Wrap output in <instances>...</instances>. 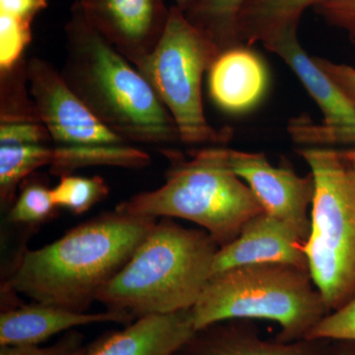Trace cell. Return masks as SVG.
Wrapping results in <instances>:
<instances>
[{
    "label": "cell",
    "instance_id": "obj_1",
    "mask_svg": "<svg viewBox=\"0 0 355 355\" xmlns=\"http://www.w3.org/2000/svg\"><path fill=\"white\" fill-rule=\"evenodd\" d=\"M157 221L116 209L94 217L57 241L23 252L2 289L87 312Z\"/></svg>",
    "mask_w": 355,
    "mask_h": 355
},
{
    "label": "cell",
    "instance_id": "obj_2",
    "mask_svg": "<svg viewBox=\"0 0 355 355\" xmlns=\"http://www.w3.org/2000/svg\"><path fill=\"white\" fill-rule=\"evenodd\" d=\"M62 78L104 125L132 144L161 153L181 142L165 105L146 77L84 18L74 1L64 28Z\"/></svg>",
    "mask_w": 355,
    "mask_h": 355
},
{
    "label": "cell",
    "instance_id": "obj_3",
    "mask_svg": "<svg viewBox=\"0 0 355 355\" xmlns=\"http://www.w3.org/2000/svg\"><path fill=\"white\" fill-rule=\"evenodd\" d=\"M219 248L203 229L186 228L163 217L97 301L135 319L190 310L211 277Z\"/></svg>",
    "mask_w": 355,
    "mask_h": 355
},
{
    "label": "cell",
    "instance_id": "obj_4",
    "mask_svg": "<svg viewBox=\"0 0 355 355\" xmlns=\"http://www.w3.org/2000/svg\"><path fill=\"white\" fill-rule=\"evenodd\" d=\"M170 160L166 183L123 200L116 210L137 216L186 219L207 231L219 247L234 241L263 207L229 161V149L210 146L184 159L177 151Z\"/></svg>",
    "mask_w": 355,
    "mask_h": 355
},
{
    "label": "cell",
    "instance_id": "obj_5",
    "mask_svg": "<svg viewBox=\"0 0 355 355\" xmlns=\"http://www.w3.org/2000/svg\"><path fill=\"white\" fill-rule=\"evenodd\" d=\"M196 331L228 320H268L279 324L275 340H305L330 313L309 270L257 263L212 275L191 309Z\"/></svg>",
    "mask_w": 355,
    "mask_h": 355
},
{
    "label": "cell",
    "instance_id": "obj_6",
    "mask_svg": "<svg viewBox=\"0 0 355 355\" xmlns=\"http://www.w3.org/2000/svg\"><path fill=\"white\" fill-rule=\"evenodd\" d=\"M315 183L309 272L333 312L355 296V167L334 147H298Z\"/></svg>",
    "mask_w": 355,
    "mask_h": 355
},
{
    "label": "cell",
    "instance_id": "obj_7",
    "mask_svg": "<svg viewBox=\"0 0 355 355\" xmlns=\"http://www.w3.org/2000/svg\"><path fill=\"white\" fill-rule=\"evenodd\" d=\"M219 55L211 41L174 6L155 50L137 67L171 114L182 144L219 146L231 137L227 130L212 128L203 109V74Z\"/></svg>",
    "mask_w": 355,
    "mask_h": 355
},
{
    "label": "cell",
    "instance_id": "obj_8",
    "mask_svg": "<svg viewBox=\"0 0 355 355\" xmlns=\"http://www.w3.org/2000/svg\"><path fill=\"white\" fill-rule=\"evenodd\" d=\"M28 84L53 146L67 148L133 144L102 123L62 78L60 70L41 58L27 62Z\"/></svg>",
    "mask_w": 355,
    "mask_h": 355
},
{
    "label": "cell",
    "instance_id": "obj_9",
    "mask_svg": "<svg viewBox=\"0 0 355 355\" xmlns=\"http://www.w3.org/2000/svg\"><path fill=\"white\" fill-rule=\"evenodd\" d=\"M233 171L250 187L266 214L284 222L307 241L309 209L315 193L312 174L298 176L289 166H275L266 154L229 149Z\"/></svg>",
    "mask_w": 355,
    "mask_h": 355
},
{
    "label": "cell",
    "instance_id": "obj_10",
    "mask_svg": "<svg viewBox=\"0 0 355 355\" xmlns=\"http://www.w3.org/2000/svg\"><path fill=\"white\" fill-rule=\"evenodd\" d=\"M84 18L135 67L160 41L169 18L165 0H76Z\"/></svg>",
    "mask_w": 355,
    "mask_h": 355
},
{
    "label": "cell",
    "instance_id": "obj_11",
    "mask_svg": "<svg viewBox=\"0 0 355 355\" xmlns=\"http://www.w3.org/2000/svg\"><path fill=\"white\" fill-rule=\"evenodd\" d=\"M306 242L286 223L263 211L245 224L234 241L219 248L212 275L257 263H282L309 270Z\"/></svg>",
    "mask_w": 355,
    "mask_h": 355
},
{
    "label": "cell",
    "instance_id": "obj_12",
    "mask_svg": "<svg viewBox=\"0 0 355 355\" xmlns=\"http://www.w3.org/2000/svg\"><path fill=\"white\" fill-rule=\"evenodd\" d=\"M249 320H228L196 331L182 352L188 355H331L334 342L305 338L266 340Z\"/></svg>",
    "mask_w": 355,
    "mask_h": 355
},
{
    "label": "cell",
    "instance_id": "obj_13",
    "mask_svg": "<svg viewBox=\"0 0 355 355\" xmlns=\"http://www.w3.org/2000/svg\"><path fill=\"white\" fill-rule=\"evenodd\" d=\"M195 333L191 309L148 315L100 336L89 345L86 355H174Z\"/></svg>",
    "mask_w": 355,
    "mask_h": 355
},
{
    "label": "cell",
    "instance_id": "obj_14",
    "mask_svg": "<svg viewBox=\"0 0 355 355\" xmlns=\"http://www.w3.org/2000/svg\"><path fill=\"white\" fill-rule=\"evenodd\" d=\"M128 313L108 310L99 313L76 312L58 306L36 302L2 310L0 314L1 345H39L51 336L87 324H130Z\"/></svg>",
    "mask_w": 355,
    "mask_h": 355
},
{
    "label": "cell",
    "instance_id": "obj_15",
    "mask_svg": "<svg viewBox=\"0 0 355 355\" xmlns=\"http://www.w3.org/2000/svg\"><path fill=\"white\" fill-rule=\"evenodd\" d=\"M247 44L222 51L209 69V91L222 111L242 114L254 108L268 85L265 62Z\"/></svg>",
    "mask_w": 355,
    "mask_h": 355
},
{
    "label": "cell",
    "instance_id": "obj_16",
    "mask_svg": "<svg viewBox=\"0 0 355 355\" xmlns=\"http://www.w3.org/2000/svg\"><path fill=\"white\" fill-rule=\"evenodd\" d=\"M298 30H289L263 43L266 50L282 58L315 100L324 125L340 130L355 128V105L299 43Z\"/></svg>",
    "mask_w": 355,
    "mask_h": 355
},
{
    "label": "cell",
    "instance_id": "obj_17",
    "mask_svg": "<svg viewBox=\"0 0 355 355\" xmlns=\"http://www.w3.org/2000/svg\"><path fill=\"white\" fill-rule=\"evenodd\" d=\"M326 0H247L238 14V33L247 46L263 44L289 30H298L306 9Z\"/></svg>",
    "mask_w": 355,
    "mask_h": 355
},
{
    "label": "cell",
    "instance_id": "obj_18",
    "mask_svg": "<svg viewBox=\"0 0 355 355\" xmlns=\"http://www.w3.org/2000/svg\"><path fill=\"white\" fill-rule=\"evenodd\" d=\"M150 163V155L133 144L86 148L53 146L50 172L53 176L62 177L72 174L76 170L94 166L142 169Z\"/></svg>",
    "mask_w": 355,
    "mask_h": 355
},
{
    "label": "cell",
    "instance_id": "obj_19",
    "mask_svg": "<svg viewBox=\"0 0 355 355\" xmlns=\"http://www.w3.org/2000/svg\"><path fill=\"white\" fill-rule=\"evenodd\" d=\"M53 144L0 146V203L8 211L20 184L44 166H50Z\"/></svg>",
    "mask_w": 355,
    "mask_h": 355
},
{
    "label": "cell",
    "instance_id": "obj_20",
    "mask_svg": "<svg viewBox=\"0 0 355 355\" xmlns=\"http://www.w3.org/2000/svg\"><path fill=\"white\" fill-rule=\"evenodd\" d=\"M247 0H198L186 17L216 46L219 53L243 44L237 18Z\"/></svg>",
    "mask_w": 355,
    "mask_h": 355
},
{
    "label": "cell",
    "instance_id": "obj_21",
    "mask_svg": "<svg viewBox=\"0 0 355 355\" xmlns=\"http://www.w3.org/2000/svg\"><path fill=\"white\" fill-rule=\"evenodd\" d=\"M58 209L46 180L34 173L20 184L19 193L7 214V221L38 227L53 219Z\"/></svg>",
    "mask_w": 355,
    "mask_h": 355
},
{
    "label": "cell",
    "instance_id": "obj_22",
    "mask_svg": "<svg viewBox=\"0 0 355 355\" xmlns=\"http://www.w3.org/2000/svg\"><path fill=\"white\" fill-rule=\"evenodd\" d=\"M0 123H42L30 94L26 60L0 72Z\"/></svg>",
    "mask_w": 355,
    "mask_h": 355
},
{
    "label": "cell",
    "instance_id": "obj_23",
    "mask_svg": "<svg viewBox=\"0 0 355 355\" xmlns=\"http://www.w3.org/2000/svg\"><path fill=\"white\" fill-rule=\"evenodd\" d=\"M108 183L100 176L80 177L65 175L51 189L53 202L60 209L69 210L76 216L92 209L108 197Z\"/></svg>",
    "mask_w": 355,
    "mask_h": 355
},
{
    "label": "cell",
    "instance_id": "obj_24",
    "mask_svg": "<svg viewBox=\"0 0 355 355\" xmlns=\"http://www.w3.org/2000/svg\"><path fill=\"white\" fill-rule=\"evenodd\" d=\"M31 25L0 15V72L25 60V50L32 41Z\"/></svg>",
    "mask_w": 355,
    "mask_h": 355
},
{
    "label": "cell",
    "instance_id": "obj_25",
    "mask_svg": "<svg viewBox=\"0 0 355 355\" xmlns=\"http://www.w3.org/2000/svg\"><path fill=\"white\" fill-rule=\"evenodd\" d=\"M307 338L355 343V296L342 307L324 316Z\"/></svg>",
    "mask_w": 355,
    "mask_h": 355
},
{
    "label": "cell",
    "instance_id": "obj_26",
    "mask_svg": "<svg viewBox=\"0 0 355 355\" xmlns=\"http://www.w3.org/2000/svg\"><path fill=\"white\" fill-rule=\"evenodd\" d=\"M89 345L84 343L83 334L71 330L67 331L57 343L49 347L1 345L0 355H86Z\"/></svg>",
    "mask_w": 355,
    "mask_h": 355
},
{
    "label": "cell",
    "instance_id": "obj_27",
    "mask_svg": "<svg viewBox=\"0 0 355 355\" xmlns=\"http://www.w3.org/2000/svg\"><path fill=\"white\" fill-rule=\"evenodd\" d=\"M51 144L50 132L42 123H0V146Z\"/></svg>",
    "mask_w": 355,
    "mask_h": 355
},
{
    "label": "cell",
    "instance_id": "obj_28",
    "mask_svg": "<svg viewBox=\"0 0 355 355\" xmlns=\"http://www.w3.org/2000/svg\"><path fill=\"white\" fill-rule=\"evenodd\" d=\"M314 10L329 24L345 30L355 43V0H326Z\"/></svg>",
    "mask_w": 355,
    "mask_h": 355
},
{
    "label": "cell",
    "instance_id": "obj_29",
    "mask_svg": "<svg viewBox=\"0 0 355 355\" xmlns=\"http://www.w3.org/2000/svg\"><path fill=\"white\" fill-rule=\"evenodd\" d=\"M317 64L331 77L355 105V67L350 65L336 64L326 58L314 57Z\"/></svg>",
    "mask_w": 355,
    "mask_h": 355
},
{
    "label": "cell",
    "instance_id": "obj_30",
    "mask_svg": "<svg viewBox=\"0 0 355 355\" xmlns=\"http://www.w3.org/2000/svg\"><path fill=\"white\" fill-rule=\"evenodd\" d=\"M46 6L48 0H0V15L32 24Z\"/></svg>",
    "mask_w": 355,
    "mask_h": 355
},
{
    "label": "cell",
    "instance_id": "obj_31",
    "mask_svg": "<svg viewBox=\"0 0 355 355\" xmlns=\"http://www.w3.org/2000/svg\"><path fill=\"white\" fill-rule=\"evenodd\" d=\"M331 355H355V343L334 342Z\"/></svg>",
    "mask_w": 355,
    "mask_h": 355
},
{
    "label": "cell",
    "instance_id": "obj_32",
    "mask_svg": "<svg viewBox=\"0 0 355 355\" xmlns=\"http://www.w3.org/2000/svg\"><path fill=\"white\" fill-rule=\"evenodd\" d=\"M198 0H176V6L184 12H187Z\"/></svg>",
    "mask_w": 355,
    "mask_h": 355
},
{
    "label": "cell",
    "instance_id": "obj_33",
    "mask_svg": "<svg viewBox=\"0 0 355 355\" xmlns=\"http://www.w3.org/2000/svg\"><path fill=\"white\" fill-rule=\"evenodd\" d=\"M343 157L345 158V160L354 166L355 167V147H352V148L347 149V150H342Z\"/></svg>",
    "mask_w": 355,
    "mask_h": 355
},
{
    "label": "cell",
    "instance_id": "obj_34",
    "mask_svg": "<svg viewBox=\"0 0 355 355\" xmlns=\"http://www.w3.org/2000/svg\"><path fill=\"white\" fill-rule=\"evenodd\" d=\"M349 146L355 147V132L350 133L347 139H345V146Z\"/></svg>",
    "mask_w": 355,
    "mask_h": 355
},
{
    "label": "cell",
    "instance_id": "obj_35",
    "mask_svg": "<svg viewBox=\"0 0 355 355\" xmlns=\"http://www.w3.org/2000/svg\"><path fill=\"white\" fill-rule=\"evenodd\" d=\"M174 355H188V354H184V352H177V354H175Z\"/></svg>",
    "mask_w": 355,
    "mask_h": 355
}]
</instances>
